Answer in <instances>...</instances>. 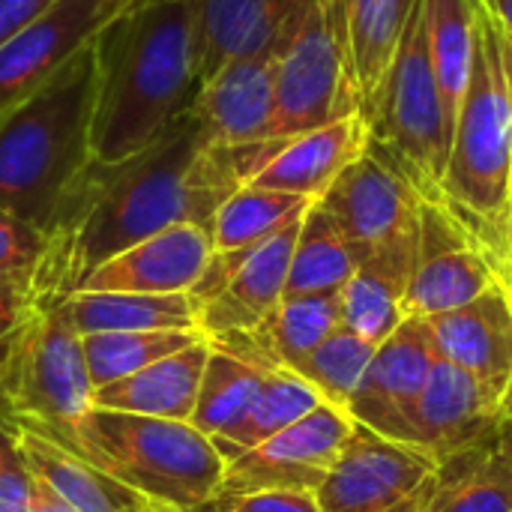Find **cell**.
<instances>
[{
	"label": "cell",
	"instance_id": "1",
	"mask_svg": "<svg viewBox=\"0 0 512 512\" xmlns=\"http://www.w3.org/2000/svg\"><path fill=\"white\" fill-rule=\"evenodd\" d=\"M273 150L276 141L213 144L204 126L183 114L141 153L117 165L90 162L48 231V252L36 270L42 303L66 300L102 261L171 225L210 231L219 207L264 168Z\"/></svg>",
	"mask_w": 512,
	"mask_h": 512
},
{
	"label": "cell",
	"instance_id": "2",
	"mask_svg": "<svg viewBox=\"0 0 512 512\" xmlns=\"http://www.w3.org/2000/svg\"><path fill=\"white\" fill-rule=\"evenodd\" d=\"M93 45L99 54L93 162L117 165L162 138L198 96L192 0H126Z\"/></svg>",
	"mask_w": 512,
	"mask_h": 512
},
{
	"label": "cell",
	"instance_id": "3",
	"mask_svg": "<svg viewBox=\"0 0 512 512\" xmlns=\"http://www.w3.org/2000/svg\"><path fill=\"white\" fill-rule=\"evenodd\" d=\"M441 207L512 294V33L480 0L474 66L453 129Z\"/></svg>",
	"mask_w": 512,
	"mask_h": 512
},
{
	"label": "cell",
	"instance_id": "4",
	"mask_svg": "<svg viewBox=\"0 0 512 512\" xmlns=\"http://www.w3.org/2000/svg\"><path fill=\"white\" fill-rule=\"evenodd\" d=\"M96 93L99 54L90 42L0 117V207L45 234L93 162Z\"/></svg>",
	"mask_w": 512,
	"mask_h": 512
},
{
	"label": "cell",
	"instance_id": "5",
	"mask_svg": "<svg viewBox=\"0 0 512 512\" xmlns=\"http://www.w3.org/2000/svg\"><path fill=\"white\" fill-rule=\"evenodd\" d=\"M90 417L93 384L81 333L60 303L45 306L0 345V423L96 465Z\"/></svg>",
	"mask_w": 512,
	"mask_h": 512
},
{
	"label": "cell",
	"instance_id": "6",
	"mask_svg": "<svg viewBox=\"0 0 512 512\" xmlns=\"http://www.w3.org/2000/svg\"><path fill=\"white\" fill-rule=\"evenodd\" d=\"M90 441L96 468L183 512L213 510L225 480V456L192 423L93 408Z\"/></svg>",
	"mask_w": 512,
	"mask_h": 512
},
{
	"label": "cell",
	"instance_id": "7",
	"mask_svg": "<svg viewBox=\"0 0 512 512\" xmlns=\"http://www.w3.org/2000/svg\"><path fill=\"white\" fill-rule=\"evenodd\" d=\"M360 117L369 129L366 150L399 171L426 204L441 207L453 135L429 57L423 0L402 33L372 108Z\"/></svg>",
	"mask_w": 512,
	"mask_h": 512
},
{
	"label": "cell",
	"instance_id": "8",
	"mask_svg": "<svg viewBox=\"0 0 512 512\" xmlns=\"http://www.w3.org/2000/svg\"><path fill=\"white\" fill-rule=\"evenodd\" d=\"M360 114L351 39L339 0H303L276 42L273 141Z\"/></svg>",
	"mask_w": 512,
	"mask_h": 512
},
{
	"label": "cell",
	"instance_id": "9",
	"mask_svg": "<svg viewBox=\"0 0 512 512\" xmlns=\"http://www.w3.org/2000/svg\"><path fill=\"white\" fill-rule=\"evenodd\" d=\"M360 264L420 243L423 198L387 162L363 150L318 198Z\"/></svg>",
	"mask_w": 512,
	"mask_h": 512
},
{
	"label": "cell",
	"instance_id": "10",
	"mask_svg": "<svg viewBox=\"0 0 512 512\" xmlns=\"http://www.w3.org/2000/svg\"><path fill=\"white\" fill-rule=\"evenodd\" d=\"M351 432V414L321 402L312 414H306L285 432L228 462L222 492L213 510L225 512L231 501L270 489L318 492L330 477L339 453L345 450Z\"/></svg>",
	"mask_w": 512,
	"mask_h": 512
},
{
	"label": "cell",
	"instance_id": "11",
	"mask_svg": "<svg viewBox=\"0 0 512 512\" xmlns=\"http://www.w3.org/2000/svg\"><path fill=\"white\" fill-rule=\"evenodd\" d=\"M438 348L423 318H405L402 327L378 345L348 414L375 435L417 450V405L429 381Z\"/></svg>",
	"mask_w": 512,
	"mask_h": 512
},
{
	"label": "cell",
	"instance_id": "12",
	"mask_svg": "<svg viewBox=\"0 0 512 512\" xmlns=\"http://www.w3.org/2000/svg\"><path fill=\"white\" fill-rule=\"evenodd\" d=\"M126 0H60L0 45V117L45 87Z\"/></svg>",
	"mask_w": 512,
	"mask_h": 512
},
{
	"label": "cell",
	"instance_id": "13",
	"mask_svg": "<svg viewBox=\"0 0 512 512\" xmlns=\"http://www.w3.org/2000/svg\"><path fill=\"white\" fill-rule=\"evenodd\" d=\"M435 474L438 465L426 453L354 423L318 501L324 512H387L414 498Z\"/></svg>",
	"mask_w": 512,
	"mask_h": 512
},
{
	"label": "cell",
	"instance_id": "14",
	"mask_svg": "<svg viewBox=\"0 0 512 512\" xmlns=\"http://www.w3.org/2000/svg\"><path fill=\"white\" fill-rule=\"evenodd\" d=\"M438 354L465 369L501 417L512 414V294L498 282L474 303L423 318Z\"/></svg>",
	"mask_w": 512,
	"mask_h": 512
},
{
	"label": "cell",
	"instance_id": "15",
	"mask_svg": "<svg viewBox=\"0 0 512 512\" xmlns=\"http://www.w3.org/2000/svg\"><path fill=\"white\" fill-rule=\"evenodd\" d=\"M498 285L486 258L468 243L462 228L438 204L423 201L420 261L402 297L405 318H432L474 303Z\"/></svg>",
	"mask_w": 512,
	"mask_h": 512
},
{
	"label": "cell",
	"instance_id": "16",
	"mask_svg": "<svg viewBox=\"0 0 512 512\" xmlns=\"http://www.w3.org/2000/svg\"><path fill=\"white\" fill-rule=\"evenodd\" d=\"M213 144L243 147L273 141L276 123V48L237 57L213 72L189 108Z\"/></svg>",
	"mask_w": 512,
	"mask_h": 512
},
{
	"label": "cell",
	"instance_id": "17",
	"mask_svg": "<svg viewBox=\"0 0 512 512\" xmlns=\"http://www.w3.org/2000/svg\"><path fill=\"white\" fill-rule=\"evenodd\" d=\"M213 258V237L201 225H171L102 261L78 291L189 294Z\"/></svg>",
	"mask_w": 512,
	"mask_h": 512
},
{
	"label": "cell",
	"instance_id": "18",
	"mask_svg": "<svg viewBox=\"0 0 512 512\" xmlns=\"http://www.w3.org/2000/svg\"><path fill=\"white\" fill-rule=\"evenodd\" d=\"M501 423L504 417L480 384L438 354L417 405V450L444 465L474 447L492 444L501 435Z\"/></svg>",
	"mask_w": 512,
	"mask_h": 512
},
{
	"label": "cell",
	"instance_id": "19",
	"mask_svg": "<svg viewBox=\"0 0 512 512\" xmlns=\"http://www.w3.org/2000/svg\"><path fill=\"white\" fill-rule=\"evenodd\" d=\"M303 219L285 225L264 243L243 252V261L225 282L219 294L201 303L198 330L207 339H219L228 333H246L261 327L273 309L285 300L288 270L297 249Z\"/></svg>",
	"mask_w": 512,
	"mask_h": 512
},
{
	"label": "cell",
	"instance_id": "20",
	"mask_svg": "<svg viewBox=\"0 0 512 512\" xmlns=\"http://www.w3.org/2000/svg\"><path fill=\"white\" fill-rule=\"evenodd\" d=\"M366 138L369 129L360 114L300 132L294 138H279L273 156L249 183L318 201L336 183V177L366 150Z\"/></svg>",
	"mask_w": 512,
	"mask_h": 512
},
{
	"label": "cell",
	"instance_id": "21",
	"mask_svg": "<svg viewBox=\"0 0 512 512\" xmlns=\"http://www.w3.org/2000/svg\"><path fill=\"white\" fill-rule=\"evenodd\" d=\"M303 0H192L201 84L225 63L276 48Z\"/></svg>",
	"mask_w": 512,
	"mask_h": 512
},
{
	"label": "cell",
	"instance_id": "22",
	"mask_svg": "<svg viewBox=\"0 0 512 512\" xmlns=\"http://www.w3.org/2000/svg\"><path fill=\"white\" fill-rule=\"evenodd\" d=\"M210 351H213L210 339H201L183 351H174L150 363L147 369L129 378L99 387L93 390V408L189 423L198 405V390Z\"/></svg>",
	"mask_w": 512,
	"mask_h": 512
},
{
	"label": "cell",
	"instance_id": "23",
	"mask_svg": "<svg viewBox=\"0 0 512 512\" xmlns=\"http://www.w3.org/2000/svg\"><path fill=\"white\" fill-rule=\"evenodd\" d=\"M30 474L45 483L66 507L75 512H144L153 501L99 471L87 459L18 429L15 432Z\"/></svg>",
	"mask_w": 512,
	"mask_h": 512
},
{
	"label": "cell",
	"instance_id": "24",
	"mask_svg": "<svg viewBox=\"0 0 512 512\" xmlns=\"http://www.w3.org/2000/svg\"><path fill=\"white\" fill-rule=\"evenodd\" d=\"M72 327L90 333H141V330H198V300L192 294H117L75 291L60 300Z\"/></svg>",
	"mask_w": 512,
	"mask_h": 512
},
{
	"label": "cell",
	"instance_id": "25",
	"mask_svg": "<svg viewBox=\"0 0 512 512\" xmlns=\"http://www.w3.org/2000/svg\"><path fill=\"white\" fill-rule=\"evenodd\" d=\"M417 3L420 0H339L351 39L360 114L372 108Z\"/></svg>",
	"mask_w": 512,
	"mask_h": 512
},
{
	"label": "cell",
	"instance_id": "26",
	"mask_svg": "<svg viewBox=\"0 0 512 512\" xmlns=\"http://www.w3.org/2000/svg\"><path fill=\"white\" fill-rule=\"evenodd\" d=\"M423 18H426V39H429L435 81L453 135L474 66L477 0H423Z\"/></svg>",
	"mask_w": 512,
	"mask_h": 512
},
{
	"label": "cell",
	"instance_id": "27",
	"mask_svg": "<svg viewBox=\"0 0 512 512\" xmlns=\"http://www.w3.org/2000/svg\"><path fill=\"white\" fill-rule=\"evenodd\" d=\"M429 512H512V462L501 435L438 465Z\"/></svg>",
	"mask_w": 512,
	"mask_h": 512
},
{
	"label": "cell",
	"instance_id": "28",
	"mask_svg": "<svg viewBox=\"0 0 512 512\" xmlns=\"http://www.w3.org/2000/svg\"><path fill=\"white\" fill-rule=\"evenodd\" d=\"M414 270L417 264L411 261L405 264L396 258H378L360 264L351 282L339 291L345 330L357 333L372 345L387 342L405 321L402 297Z\"/></svg>",
	"mask_w": 512,
	"mask_h": 512
},
{
	"label": "cell",
	"instance_id": "29",
	"mask_svg": "<svg viewBox=\"0 0 512 512\" xmlns=\"http://www.w3.org/2000/svg\"><path fill=\"white\" fill-rule=\"evenodd\" d=\"M357 267H360V261H357L351 243L342 237V231L327 216V210L315 201L306 210L303 225H300L285 297L339 294L351 282Z\"/></svg>",
	"mask_w": 512,
	"mask_h": 512
},
{
	"label": "cell",
	"instance_id": "30",
	"mask_svg": "<svg viewBox=\"0 0 512 512\" xmlns=\"http://www.w3.org/2000/svg\"><path fill=\"white\" fill-rule=\"evenodd\" d=\"M312 198L291 195V192H276V189H261V186H240L216 213L210 225L213 249L216 252H240L264 243L285 225L297 222L306 216L312 207Z\"/></svg>",
	"mask_w": 512,
	"mask_h": 512
},
{
	"label": "cell",
	"instance_id": "31",
	"mask_svg": "<svg viewBox=\"0 0 512 512\" xmlns=\"http://www.w3.org/2000/svg\"><path fill=\"white\" fill-rule=\"evenodd\" d=\"M321 402L324 399L315 393V387H309L291 369H270L243 423L231 429L228 435L213 438V444L219 447L225 462H234L246 450L264 444L267 438L285 432L288 426L312 414Z\"/></svg>",
	"mask_w": 512,
	"mask_h": 512
},
{
	"label": "cell",
	"instance_id": "32",
	"mask_svg": "<svg viewBox=\"0 0 512 512\" xmlns=\"http://www.w3.org/2000/svg\"><path fill=\"white\" fill-rule=\"evenodd\" d=\"M267 372L270 369L246 363V360L213 345L204 378H201L198 405H195V414L189 423L198 432H204L207 438L228 435L249 414Z\"/></svg>",
	"mask_w": 512,
	"mask_h": 512
},
{
	"label": "cell",
	"instance_id": "33",
	"mask_svg": "<svg viewBox=\"0 0 512 512\" xmlns=\"http://www.w3.org/2000/svg\"><path fill=\"white\" fill-rule=\"evenodd\" d=\"M207 339L201 330H141V333H90L81 336L93 390L129 378L150 363Z\"/></svg>",
	"mask_w": 512,
	"mask_h": 512
},
{
	"label": "cell",
	"instance_id": "34",
	"mask_svg": "<svg viewBox=\"0 0 512 512\" xmlns=\"http://www.w3.org/2000/svg\"><path fill=\"white\" fill-rule=\"evenodd\" d=\"M375 351H378V345H372L342 327L327 342H321L309 357H303L291 372L300 375L309 387H315V393L327 405L348 411L351 396L357 393Z\"/></svg>",
	"mask_w": 512,
	"mask_h": 512
},
{
	"label": "cell",
	"instance_id": "35",
	"mask_svg": "<svg viewBox=\"0 0 512 512\" xmlns=\"http://www.w3.org/2000/svg\"><path fill=\"white\" fill-rule=\"evenodd\" d=\"M48 252V234L0 207V276H36Z\"/></svg>",
	"mask_w": 512,
	"mask_h": 512
},
{
	"label": "cell",
	"instance_id": "36",
	"mask_svg": "<svg viewBox=\"0 0 512 512\" xmlns=\"http://www.w3.org/2000/svg\"><path fill=\"white\" fill-rule=\"evenodd\" d=\"M36 480L15 432L0 423V512H33Z\"/></svg>",
	"mask_w": 512,
	"mask_h": 512
},
{
	"label": "cell",
	"instance_id": "37",
	"mask_svg": "<svg viewBox=\"0 0 512 512\" xmlns=\"http://www.w3.org/2000/svg\"><path fill=\"white\" fill-rule=\"evenodd\" d=\"M39 309H45V303L36 291V276H0V345Z\"/></svg>",
	"mask_w": 512,
	"mask_h": 512
},
{
	"label": "cell",
	"instance_id": "38",
	"mask_svg": "<svg viewBox=\"0 0 512 512\" xmlns=\"http://www.w3.org/2000/svg\"><path fill=\"white\" fill-rule=\"evenodd\" d=\"M225 512H324L318 492H297V489H270L255 492L231 501Z\"/></svg>",
	"mask_w": 512,
	"mask_h": 512
},
{
	"label": "cell",
	"instance_id": "39",
	"mask_svg": "<svg viewBox=\"0 0 512 512\" xmlns=\"http://www.w3.org/2000/svg\"><path fill=\"white\" fill-rule=\"evenodd\" d=\"M54 3L60 0H0V45L36 18H42Z\"/></svg>",
	"mask_w": 512,
	"mask_h": 512
},
{
	"label": "cell",
	"instance_id": "40",
	"mask_svg": "<svg viewBox=\"0 0 512 512\" xmlns=\"http://www.w3.org/2000/svg\"><path fill=\"white\" fill-rule=\"evenodd\" d=\"M36 480V477H33ZM33 512H75L72 507H66L45 483L36 480V495H33Z\"/></svg>",
	"mask_w": 512,
	"mask_h": 512
},
{
	"label": "cell",
	"instance_id": "41",
	"mask_svg": "<svg viewBox=\"0 0 512 512\" xmlns=\"http://www.w3.org/2000/svg\"><path fill=\"white\" fill-rule=\"evenodd\" d=\"M480 3L498 18L501 27H507L512 33V0H480Z\"/></svg>",
	"mask_w": 512,
	"mask_h": 512
},
{
	"label": "cell",
	"instance_id": "42",
	"mask_svg": "<svg viewBox=\"0 0 512 512\" xmlns=\"http://www.w3.org/2000/svg\"><path fill=\"white\" fill-rule=\"evenodd\" d=\"M144 512H183V510H174V507H165V504H156V501H153V504H150Z\"/></svg>",
	"mask_w": 512,
	"mask_h": 512
},
{
	"label": "cell",
	"instance_id": "43",
	"mask_svg": "<svg viewBox=\"0 0 512 512\" xmlns=\"http://www.w3.org/2000/svg\"><path fill=\"white\" fill-rule=\"evenodd\" d=\"M510 255H512V219H510Z\"/></svg>",
	"mask_w": 512,
	"mask_h": 512
}]
</instances>
